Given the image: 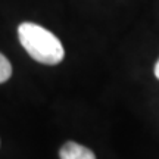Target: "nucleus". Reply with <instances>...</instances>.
<instances>
[{
  "mask_svg": "<svg viewBox=\"0 0 159 159\" xmlns=\"http://www.w3.org/2000/svg\"><path fill=\"white\" fill-rule=\"evenodd\" d=\"M18 39L27 53L40 63L57 65L65 56L61 40L39 24L22 22L18 27Z\"/></svg>",
  "mask_w": 159,
  "mask_h": 159,
  "instance_id": "nucleus-1",
  "label": "nucleus"
},
{
  "mask_svg": "<svg viewBox=\"0 0 159 159\" xmlns=\"http://www.w3.org/2000/svg\"><path fill=\"white\" fill-rule=\"evenodd\" d=\"M61 159H96L89 148L75 142H66L61 149Z\"/></svg>",
  "mask_w": 159,
  "mask_h": 159,
  "instance_id": "nucleus-2",
  "label": "nucleus"
},
{
  "mask_svg": "<svg viewBox=\"0 0 159 159\" xmlns=\"http://www.w3.org/2000/svg\"><path fill=\"white\" fill-rule=\"evenodd\" d=\"M11 75H12L11 62L7 61V57L3 53H0V84L7 81V80L11 78Z\"/></svg>",
  "mask_w": 159,
  "mask_h": 159,
  "instance_id": "nucleus-3",
  "label": "nucleus"
},
{
  "mask_svg": "<svg viewBox=\"0 0 159 159\" xmlns=\"http://www.w3.org/2000/svg\"><path fill=\"white\" fill-rule=\"evenodd\" d=\"M155 77L159 80V61L156 62V65H155Z\"/></svg>",
  "mask_w": 159,
  "mask_h": 159,
  "instance_id": "nucleus-4",
  "label": "nucleus"
}]
</instances>
